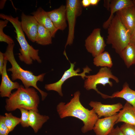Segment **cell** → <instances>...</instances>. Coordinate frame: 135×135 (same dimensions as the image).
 <instances>
[{
    "mask_svg": "<svg viewBox=\"0 0 135 135\" xmlns=\"http://www.w3.org/2000/svg\"><path fill=\"white\" fill-rule=\"evenodd\" d=\"M80 94L79 91H76L69 102L67 103L60 102L56 108L61 118L72 116L82 120L84 126L81 128V131L85 133L93 130L99 118L93 109L90 110L82 105L80 99Z\"/></svg>",
    "mask_w": 135,
    "mask_h": 135,
    "instance_id": "cell-1",
    "label": "cell"
},
{
    "mask_svg": "<svg viewBox=\"0 0 135 135\" xmlns=\"http://www.w3.org/2000/svg\"><path fill=\"white\" fill-rule=\"evenodd\" d=\"M14 43L8 44L5 52L4 53V59L8 61L12 65L11 68L7 70L12 72L11 78L12 81L17 79L20 80L24 86L29 88L32 86L40 92L42 100H44L48 95V94L40 89L37 86L38 81H43L45 73H42L37 76H35L31 71L22 69L14 57Z\"/></svg>",
    "mask_w": 135,
    "mask_h": 135,
    "instance_id": "cell-2",
    "label": "cell"
},
{
    "mask_svg": "<svg viewBox=\"0 0 135 135\" xmlns=\"http://www.w3.org/2000/svg\"><path fill=\"white\" fill-rule=\"evenodd\" d=\"M6 102L5 108L8 112L22 108L29 111L38 112L40 99L34 88H26L21 85L17 90L12 93L9 98L6 99Z\"/></svg>",
    "mask_w": 135,
    "mask_h": 135,
    "instance_id": "cell-3",
    "label": "cell"
},
{
    "mask_svg": "<svg viewBox=\"0 0 135 135\" xmlns=\"http://www.w3.org/2000/svg\"><path fill=\"white\" fill-rule=\"evenodd\" d=\"M0 18L10 22L15 29L16 39L21 48L19 49L20 53L18 54L20 60L28 65L32 64L33 60L36 61L38 62L41 63L42 60L38 55L39 50L34 49L27 42L18 17L15 18L11 15L1 13L0 14Z\"/></svg>",
    "mask_w": 135,
    "mask_h": 135,
    "instance_id": "cell-4",
    "label": "cell"
},
{
    "mask_svg": "<svg viewBox=\"0 0 135 135\" xmlns=\"http://www.w3.org/2000/svg\"><path fill=\"white\" fill-rule=\"evenodd\" d=\"M106 43L119 54L129 44L131 34L116 14L108 28Z\"/></svg>",
    "mask_w": 135,
    "mask_h": 135,
    "instance_id": "cell-5",
    "label": "cell"
},
{
    "mask_svg": "<svg viewBox=\"0 0 135 135\" xmlns=\"http://www.w3.org/2000/svg\"><path fill=\"white\" fill-rule=\"evenodd\" d=\"M85 78L86 79L84 82V88L87 90H94L104 99L110 98V96L100 92L97 88V86L101 84L105 86L108 84L110 86L112 87L113 83L110 80V79L113 80L117 83L120 82L118 78L112 74L110 68L106 67L101 68L96 74L86 75Z\"/></svg>",
    "mask_w": 135,
    "mask_h": 135,
    "instance_id": "cell-6",
    "label": "cell"
},
{
    "mask_svg": "<svg viewBox=\"0 0 135 135\" xmlns=\"http://www.w3.org/2000/svg\"><path fill=\"white\" fill-rule=\"evenodd\" d=\"M66 15L68 25V32L65 48L73 43L74 38V30L77 18L82 12V6L80 0H67L66 1Z\"/></svg>",
    "mask_w": 135,
    "mask_h": 135,
    "instance_id": "cell-7",
    "label": "cell"
},
{
    "mask_svg": "<svg viewBox=\"0 0 135 135\" xmlns=\"http://www.w3.org/2000/svg\"><path fill=\"white\" fill-rule=\"evenodd\" d=\"M75 63H70V66L68 69L65 71L61 78L58 81L54 83L46 84L45 88L47 90H54L57 92L61 96H63L62 91V86L64 82L67 79L75 76H80L83 79H84L86 73H89L92 70L88 66L83 68V71L81 73L79 68L74 70Z\"/></svg>",
    "mask_w": 135,
    "mask_h": 135,
    "instance_id": "cell-8",
    "label": "cell"
},
{
    "mask_svg": "<svg viewBox=\"0 0 135 135\" xmlns=\"http://www.w3.org/2000/svg\"><path fill=\"white\" fill-rule=\"evenodd\" d=\"M100 30L99 28L94 29L85 40V46L87 50L94 57L104 52L106 46Z\"/></svg>",
    "mask_w": 135,
    "mask_h": 135,
    "instance_id": "cell-9",
    "label": "cell"
},
{
    "mask_svg": "<svg viewBox=\"0 0 135 135\" xmlns=\"http://www.w3.org/2000/svg\"><path fill=\"white\" fill-rule=\"evenodd\" d=\"M21 26L30 41L35 42L39 23L33 16L27 15L23 12L21 15Z\"/></svg>",
    "mask_w": 135,
    "mask_h": 135,
    "instance_id": "cell-10",
    "label": "cell"
},
{
    "mask_svg": "<svg viewBox=\"0 0 135 135\" xmlns=\"http://www.w3.org/2000/svg\"><path fill=\"white\" fill-rule=\"evenodd\" d=\"M90 106L94 110L99 118L112 116L117 114L123 106L120 103L112 104H105L100 102L91 101L89 104Z\"/></svg>",
    "mask_w": 135,
    "mask_h": 135,
    "instance_id": "cell-11",
    "label": "cell"
},
{
    "mask_svg": "<svg viewBox=\"0 0 135 135\" xmlns=\"http://www.w3.org/2000/svg\"><path fill=\"white\" fill-rule=\"evenodd\" d=\"M122 23L131 34L135 28V6L124 8L116 12Z\"/></svg>",
    "mask_w": 135,
    "mask_h": 135,
    "instance_id": "cell-12",
    "label": "cell"
},
{
    "mask_svg": "<svg viewBox=\"0 0 135 135\" xmlns=\"http://www.w3.org/2000/svg\"><path fill=\"white\" fill-rule=\"evenodd\" d=\"M7 61L4 60V67L1 74L2 80L0 86V95L2 97L8 98L12 93V91L15 89H17L20 85L18 82L12 81L8 77L6 69Z\"/></svg>",
    "mask_w": 135,
    "mask_h": 135,
    "instance_id": "cell-13",
    "label": "cell"
},
{
    "mask_svg": "<svg viewBox=\"0 0 135 135\" xmlns=\"http://www.w3.org/2000/svg\"><path fill=\"white\" fill-rule=\"evenodd\" d=\"M118 119V113L112 116L99 118L93 128L96 135H108Z\"/></svg>",
    "mask_w": 135,
    "mask_h": 135,
    "instance_id": "cell-14",
    "label": "cell"
},
{
    "mask_svg": "<svg viewBox=\"0 0 135 135\" xmlns=\"http://www.w3.org/2000/svg\"><path fill=\"white\" fill-rule=\"evenodd\" d=\"M47 12L56 28L62 31L66 28L67 25L66 5H62L58 8Z\"/></svg>",
    "mask_w": 135,
    "mask_h": 135,
    "instance_id": "cell-15",
    "label": "cell"
},
{
    "mask_svg": "<svg viewBox=\"0 0 135 135\" xmlns=\"http://www.w3.org/2000/svg\"><path fill=\"white\" fill-rule=\"evenodd\" d=\"M31 14L34 16L39 24L48 30L51 33L52 37L54 38L58 30L54 25L48 16L47 12L40 7Z\"/></svg>",
    "mask_w": 135,
    "mask_h": 135,
    "instance_id": "cell-16",
    "label": "cell"
},
{
    "mask_svg": "<svg viewBox=\"0 0 135 135\" xmlns=\"http://www.w3.org/2000/svg\"><path fill=\"white\" fill-rule=\"evenodd\" d=\"M118 119L116 124L119 122L132 124L135 126V106L126 102L122 110L118 114Z\"/></svg>",
    "mask_w": 135,
    "mask_h": 135,
    "instance_id": "cell-17",
    "label": "cell"
},
{
    "mask_svg": "<svg viewBox=\"0 0 135 135\" xmlns=\"http://www.w3.org/2000/svg\"><path fill=\"white\" fill-rule=\"evenodd\" d=\"M134 5L133 0H110V14L107 20L103 24V27L107 29L114 17V14L118 11L125 8Z\"/></svg>",
    "mask_w": 135,
    "mask_h": 135,
    "instance_id": "cell-18",
    "label": "cell"
},
{
    "mask_svg": "<svg viewBox=\"0 0 135 135\" xmlns=\"http://www.w3.org/2000/svg\"><path fill=\"white\" fill-rule=\"evenodd\" d=\"M123 98L132 105L135 106V91L131 89L126 82L124 84L121 90L114 92L110 96V98Z\"/></svg>",
    "mask_w": 135,
    "mask_h": 135,
    "instance_id": "cell-19",
    "label": "cell"
},
{
    "mask_svg": "<svg viewBox=\"0 0 135 135\" xmlns=\"http://www.w3.org/2000/svg\"><path fill=\"white\" fill-rule=\"evenodd\" d=\"M29 124L35 133L37 132L44 124L49 119L48 116L40 114L38 112L33 110H29Z\"/></svg>",
    "mask_w": 135,
    "mask_h": 135,
    "instance_id": "cell-20",
    "label": "cell"
},
{
    "mask_svg": "<svg viewBox=\"0 0 135 135\" xmlns=\"http://www.w3.org/2000/svg\"><path fill=\"white\" fill-rule=\"evenodd\" d=\"M128 68L135 65V47L129 44L119 54Z\"/></svg>",
    "mask_w": 135,
    "mask_h": 135,
    "instance_id": "cell-21",
    "label": "cell"
},
{
    "mask_svg": "<svg viewBox=\"0 0 135 135\" xmlns=\"http://www.w3.org/2000/svg\"><path fill=\"white\" fill-rule=\"evenodd\" d=\"M52 38L50 31L39 24L35 40L36 43L42 45H48L52 43Z\"/></svg>",
    "mask_w": 135,
    "mask_h": 135,
    "instance_id": "cell-22",
    "label": "cell"
},
{
    "mask_svg": "<svg viewBox=\"0 0 135 135\" xmlns=\"http://www.w3.org/2000/svg\"><path fill=\"white\" fill-rule=\"evenodd\" d=\"M93 64L96 66L111 68L113 65L111 56L107 51L104 52L94 57Z\"/></svg>",
    "mask_w": 135,
    "mask_h": 135,
    "instance_id": "cell-23",
    "label": "cell"
},
{
    "mask_svg": "<svg viewBox=\"0 0 135 135\" xmlns=\"http://www.w3.org/2000/svg\"><path fill=\"white\" fill-rule=\"evenodd\" d=\"M4 116V122L10 132L20 123V118L14 116L11 112L6 113Z\"/></svg>",
    "mask_w": 135,
    "mask_h": 135,
    "instance_id": "cell-24",
    "label": "cell"
},
{
    "mask_svg": "<svg viewBox=\"0 0 135 135\" xmlns=\"http://www.w3.org/2000/svg\"><path fill=\"white\" fill-rule=\"evenodd\" d=\"M9 21L7 20H0V41L4 42L8 44L14 43L12 39L10 36L6 34L3 32V29L7 25Z\"/></svg>",
    "mask_w": 135,
    "mask_h": 135,
    "instance_id": "cell-25",
    "label": "cell"
},
{
    "mask_svg": "<svg viewBox=\"0 0 135 135\" xmlns=\"http://www.w3.org/2000/svg\"><path fill=\"white\" fill-rule=\"evenodd\" d=\"M19 109L20 110L21 114L20 123L21 125L23 127H28L29 126V111L22 108H20Z\"/></svg>",
    "mask_w": 135,
    "mask_h": 135,
    "instance_id": "cell-26",
    "label": "cell"
},
{
    "mask_svg": "<svg viewBox=\"0 0 135 135\" xmlns=\"http://www.w3.org/2000/svg\"><path fill=\"white\" fill-rule=\"evenodd\" d=\"M120 128L124 135H135V126L124 123Z\"/></svg>",
    "mask_w": 135,
    "mask_h": 135,
    "instance_id": "cell-27",
    "label": "cell"
},
{
    "mask_svg": "<svg viewBox=\"0 0 135 135\" xmlns=\"http://www.w3.org/2000/svg\"><path fill=\"white\" fill-rule=\"evenodd\" d=\"M10 132L4 122V116H0V135H8Z\"/></svg>",
    "mask_w": 135,
    "mask_h": 135,
    "instance_id": "cell-28",
    "label": "cell"
},
{
    "mask_svg": "<svg viewBox=\"0 0 135 135\" xmlns=\"http://www.w3.org/2000/svg\"><path fill=\"white\" fill-rule=\"evenodd\" d=\"M108 135H124L118 126L113 128Z\"/></svg>",
    "mask_w": 135,
    "mask_h": 135,
    "instance_id": "cell-29",
    "label": "cell"
},
{
    "mask_svg": "<svg viewBox=\"0 0 135 135\" xmlns=\"http://www.w3.org/2000/svg\"><path fill=\"white\" fill-rule=\"evenodd\" d=\"M4 53L0 52V74H1L4 67Z\"/></svg>",
    "mask_w": 135,
    "mask_h": 135,
    "instance_id": "cell-30",
    "label": "cell"
},
{
    "mask_svg": "<svg viewBox=\"0 0 135 135\" xmlns=\"http://www.w3.org/2000/svg\"><path fill=\"white\" fill-rule=\"evenodd\" d=\"M129 44L135 47V28L131 34Z\"/></svg>",
    "mask_w": 135,
    "mask_h": 135,
    "instance_id": "cell-31",
    "label": "cell"
},
{
    "mask_svg": "<svg viewBox=\"0 0 135 135\" xmlns=\"http://www.w3.org/2000/svg\"><path fill=\"white\" fill-rule=\"evenodd\" d=\"M81 4L82 7L84 8L88 7L91 5L90 0H82Z\"/></svg>",
    "mask_w": 135,
    "mask_h": 135,
    "instance_id": "cell-32",
    "label": "cell"
},
{
    "mask_svg": "<svg viewBox=\"0 0 135 135\" xmlns=\"http://www.w3.org/2000/svg\"><path fill=\"white\" fill-rule=\"evenodd\" d=\"M110 0H104V6L107 9L110 10Z\"/></svg>",
    "mask_w": 135,
    "mask_h": 135,
    "instance_id": "cell-33",
    "label": "cell"
},
{
    "mask_svg": "<svg viewBox=\"0 0 135 135\" xmlns=\"http://www.w3.org/2000/svg\"><path fill=\"white\" fill-rule=\"evenodd\" d=\"M90 5L92 6H96L97 5L99 2L100 0H90Z\"/></svg>",
    "mask_w": 135,
    "mask_h": 135,
    "instance_id": "cell-34",
    "label": "cell"
},
{
    "mask_svg": "<svg viewBox=\"0 0 135 135\" xmlns=\"http://www.w3.org/2000/svg\"><path fill=\"white\" fill-rule=\"evenodd\" d=\"M6 0H0V9H2L3 8L5 4Z\"/></svg>",
    "mask_w": 135,
    "mask_h": 135,
    "instance_id": "cell-35",
    "label": "cell"
},
{
    "mask_svg": "<svg viewBox=\"0 0 135 135\" xmlns=\"http://www.w3.org/2000/svg\"><path fill=\"white\" fill-rule=\"evenodd\" d=\"M133 1H134V5H135V0H133Z\"/></svg>",
    "mask_w": 135,
    "mask_h": 135,
    "instance_id": "cell-36",
    "label": "cell"
},
{
    "mask_svg": "<svg viewBox=\"0 0 135 135\" xmlns=\"http://www.w3.org/2000/svg\"><path fill=\"white\" fill-rule=\"evenodd\" d=\"M134 75H135V73H134Z\"/></svg>",
    "mask_w": 135,
    "mask_h": 135,
    "instance_id": "cell-37",
    "label": "cell"
}]
</instances>
